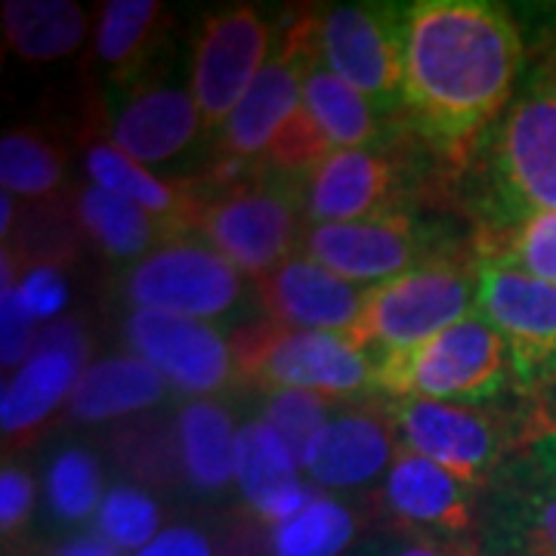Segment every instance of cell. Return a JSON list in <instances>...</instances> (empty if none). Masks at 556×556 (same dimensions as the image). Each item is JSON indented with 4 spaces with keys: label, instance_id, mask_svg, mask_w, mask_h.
I'll return each instance as SVG.
<instances>
[{
    "label": "cell",
    "instance_id": "3957f363",
    "mask_svg": "<svg viewBox=\"0 0 556 556\" xmlns=\"http://www.w3.org/2000/svg\"><path fill=\"white\" fill-rule=\"evenodd\" d=\"M186 229L251 281L300 254L306 232L300 179L276 170H239L195 186Z\"/></svg>",
    "mask_w": 556,
    "mask_h": 556
},
{
    "label": "cell",
    "instance_id": "8992f818",
    "mask_svg": "<svg viewBox=\"0 0 556 556\" xmlns=\"http://www.w3.org/2000/svg\"><path fill=\"white\" fill-rule=\"evenodd\" d=\"M479 309V254H457L365 288L353 328L343 334L368 356L415 346Z\"/></svg>",
    "mask_w": 556,
    "mask_h": 556
},
{
    "label": "cell",
    "instance_id": "8fae6325",
    "mask_svg": "<svg viewBox=\"0 0 556 556\" xmlns=\"http://www.w3.org/2000/svg\"><path fill=\"white\" fill-rule=\"evenodd\" d=\"M244 281L248 276L219 257L211 244L182 236L134 263L124 273L121 294L134 313H170L214 321L236 309L244 298Z\"/></svg>",
    "mask_w": 556,
    "mask_h": 556
},
{
    "label": "cell",
    "instance_id": "ac0fdd59",
    "mask_svg": "<svg viewBox=\"0 0 556 556\" xmlns=\"http://www.w3.org/2000/svg\"><path fill=\"white\" fill-rule=\"evenodd\" d=\"M399 452L396 420L390 405L334 408L328 427L303 457V473L318 489H358L393 467Z\"/></svg>",
    "mask_w": 556,
    "mask_h": 556
},
{
    "label": "cell",
    "instance_id": "52a82bcc",
    "mask_svg": "<svg viewBox=\"0 0 556 556\" xmlns=\"http://www.w3.org/2000/svg\"><path fill=\"white\" fill-rule=\"evenodd\" d=\"M229 346L239 380L257 387L260 393L303 390L350 402L371 390L375 380V358L334 331H309L281 325L276 318H257L236 328Z\"/></svg>",
    "mask_w": 556,
    "mask_h": 556
},
{
    "label": "cell",
    "instance_id": "7bdbcfd3",
    "mask_svg": "<svg viewBox=\"0 0 556 556\" xmlns=\"http://www.w3.org/2000/svg\"><path fill=\"white\" fill-rule=\"evenodd\" d=\"M538 408V420H541V427H544V433H556V387L547 393V396L541 399L535 405Z\"/></svg>",
    "mask_w": 556,
    "mask_h": 556
},
{
    "label": "cell",
    "instance_id": "4dcf8cb0",
    "mask_svg": "<svg viewBox=\"0 0 556 556\" xmlns=\"http://www.w3.org/2000/svg\"><path fill=\"white\" fill-rule=\"evenodd\" d=\"M269 532L273 556H340L356 538V517L334 497H316Z\"/></svg>",
    "mask_w": 556,
    "mask_h": 556
},
{
    "label": "cell",
    "instance_id": "277c9868",
    "mask_svg": "<svg viewBox=\"0 0 556 556\" xmlns=\"http://www.w3.org/2000/svg\"><path fill=\"white\" fill-rule=\"evenodd\" d=\"M371 390L393 402H492L517 383L507 343L477 309L415 346L375 356Z\"/></svg>",
    "mask_w": 556,
    "mask_h": 556
},
{
    "label": "cell",
    "instance_id": "f6af8a7d",
    "mask_svg": "<svg viewBox=\"0 0 556 556\" xmlns=\"http://www.w3.org/2000/svg\"><path fill=\"white\" fill-rule=\"evenodd\" d=\"M535 445L544 452V455L551 457V460H556V433H544V437H538Z\"/></svg>",
    "mask_w": 556,
    "mask_h": 556
},
{
    "label": "cell",
    "instance_id": "484cf974",
    "mask_svg": "<svg viewBox=\"0 0 556 556\" xmlns=\"http://www.w3.org/2000/svg\"><path fill=\"white\" fill-rule=\"evenodd\" d=\"M84 368H87L84 358L72 356L65 350H53V346H38V353L3 383L0 427H3L7 442L31 437L40 424L72 396Z\"/></svg>",
    "mask_w": 556,
    "mask_h": 556
},
{
    "label": "cell",
    "instance_id": "4fadbf2b",
    "mask_svg": "<svg viewBox=\"0 0 556 556\" xmlns=\"http://www.w3.org/2000/svg\"><path fill=\"white\" fill-rule=\"evenodd\" d=\"M473 535L477 556H556V460L535 442L485 482Z\"/></svg>",
    "mask_w": 556,
    "mask_h": 556
},
{
    "label": "cell",
    "instance_id": "d590c367",
    "mask_svg": "<svg viewBox=\"0 0 556 556\" xmlns=\"http://www.w3.org/2000/svg\"><path fill=\"white\" fill-rule=\"evenodd\" d=\"M331 152H338V149L321 134V127L313 121V115L300 105L298 115L278 130L276 139L269 142V149L263 152L260 167L300 179L328 159Z\"/></svg>",
    "mask_w": 556,
    "mask_h": 556
},
{
    "label": "cell",
    "instance_id": "9a60e30c",
    "mask_svg": "<svg viewBox=\"0 0 556 556\" xmlns=\"http://www.w3.org/2000/svg\"><path fill=\"white\" fill-rule=\"evenodd\" d=\"M412 192L408 167L393 142L383 149H338L300 177L306 226L402 214Z\"/></svg>",
    "mask_w": 556,
    "mask_h": 556
},
{
    "label": "cell",
    "instance_id": "ee69618b",
    "mask_svg": "<svg viewBox=\"0 0 556 556\" xmlns=\"http://www.w3.org/2000/svg\"><path fill=\"white\" fill-rule=\"evenodd\" d=\"M16 217V201L13 195H0V232H3V241H10V223Z\"/></svg>",
    "mask_w": 556,
    "mask_h": 556
},
{
    "label": "cell",
    "instance_id": "b9f144b4",
    "mask_svg": "<svg viewBox=\"0 0 556 556\" xmlns=\"http://www.w3.org/2000/svg\"><path fill=\"white\" fill-rule=\"evenodd\" d=\"M396 556H467V554H457L455 547H448V544H437V541H417V544L405 547V551Z\"/></svg>",
    "mask_w": 556,
    "mask_h": 556
},
{
    "label": "cell",
    "instance_id": "f35d334b",
    "mask_svg": "<svg viewBox=\"0 0 556 556\" xmlns=\"http://www.w3.org/2000/svg\"><path fill=\"white\" fill-rule=\"evenodd\" d=\"M35 507V479L16 464H7L0 473V529L3 535H16Z\"/></svg>",
    "mask_w": 556,
    "mask_h": 556
},
{
    "label": "cell",
    "instance_id": "f1b7e54d",
    "mask_svg": "<svg viewBox=\"0 0 556 556\" xmlns=\"http://www.w3.org/2000/svg\"><path fill=\"white\" fill-rule=\"evenodd\" d=\"M3 38L25 62L65 60L87 38V13L72 0H7Z\"/></svg>",
    "mask_w": 556,
    "mask_h": 556
},
{
    "label": "cell",
    "instance_id": "d6a6232c",
    "mask_svg": "<svg viewBox=\"0 0 556 556\" xmlns=\"http://www.w3.org/2000/svg\"><path fill=\"white\" fill-rule=\"evenodd\" d=\"M47 495L50 507L62 519H87L90 514H100L102 504V473L97 457L87 448H68L62 452L47 477Z\"/></svg>",
    "mask_w": 556,
    "mask_h": 556
},
{
    "label": "cell",
    "instance_id": "d4e9b609",
    "mask_svg": "<svg viewBox=\"0 0 556 556\" xmlns=\"http://www.w3.org/2000/svg\"><path fill=\"white\" fill-rule=\"evenodd\" d=\"M167 10L159 0H109L97 22V60L118 90L146 80L164 40Z\"/></svg>",
    "mask_w": 556,
    "mask_h": 556
},
{
    "label": "cell",
    "instance_id": "7402d4cb",
    "mask_svg": "<svg viewBox=\"0 0 556 556\" xmlns=\"http://www.w3.org/2000/svg\"><path fill=\"white\" fill-rule=\"evenodd\" d=\"M174 457L186 485L204 495L226 492L239 482L241 427L226 405L214 399H192L174 420Z\"/></svg>",
    "mask_w": 556,
    "mask_h": 556
},
{
    "label": "cell",
    "instance_id": "44dd1931",
    "mask_svg": "<svg viewBox=\"0 0 556 556\" xmlns=\"http://www.w3.org/2000/svg\"><path fill=\"white\" fill-rule=\"evenodd\" d=\"M300 473L303 467L298 457L263 417L241 424L239 489L260 526L276 529L316 501L318 495H313Z\"/></svg>",
    "mask_w": 556,
    "mask_h": 556
},
{
    "label": "cell",
    "instance_id": "60d3db41",
    "mask_svg": "<svg viewBox=\"0 0 556 556\" xmlns=\"http://www.w3.org/2000/svg\"><path fill=\"white\" fill-rule=\"evenodd\" d=\"M56 556H118V551L102 538H78V541L65 544Z\"/></svg>",
    "mask_w": 556,
    "mask_h": 556
},
{
    "label": "cell",
    "instance_id": "30bf717a",
    "mask_svg": "<svg viewBox=\"0 0 556 556\" xmlns=\"http://www.w3.org/2000/svg\"><path fill=\"white\" fill-rule=\"evenodd\" d=\"M479 313L507 343L517 393L538 405L556 387V281L479 257Z\"/></svg>",
    "mask_w": 556,
    "mask_h": 556
},
{
    "label": "cell",
    "instance_id": "e575fe53",
    "mask_svg": "<svg viewBox=\"0 0 556 556\" xmlns=\"http://www.w3.org/2000/svg\"><path fill=\"white\" fill-rule=\"evenodd\" d=\"M477 254L517 266L522 273L544 278V281H556V211L529 219L526 226H519L507 236L479 239Z\"/></svg>",
    "mask_w": 556,
    "mask_h": 556
},
{
    "label": "cell",
    "instance_id": "2e32d148",
    "mask_svg": "<svg viewBox=\"0 0 556 556\" xmlns=\"http://www.w3.org/2000/svg\"><path fill=\"white\" fill-rule=\"evenodd\" d=\"M124 340L134 356L146 358L170 390L186 396L211 399L239 380L232 346L214 321L170 313H130Z\"/></svg>",
    "mask_w": 556,
    "mask_h": 556
},
{
    "label": "cell",
    "instance_id": "5b68a950",
    "mask_svg": "<svg viewBox=\"0 0 556 556\" xmlns=\"http://www.w3.org/2000/svg\"><path fill=\"white\" fill-rule=\"evenodd\" d=\"M396 420L399 445L420 457L437 460L467 482H485L522 452L529 442L544 437L538 408H504L492 402H424L402 399L390 402Z\"/></svg>",
    "mask_w": 556,
    "mask_h": 556
},
{
    "label": "cell",
    "instance_id": "5bb4252c",
    "mask_svg": "<svg viewBox=\"0 0 556 556\" xmlns=\"http://www.w3.org/2000/svg\"><path fill=\"white\" fill-rule=\"evenodd\" d=\"M318 62V16L303 13L278 31L273 56L217 134L226 164L263 159L276 134L303 105V84Z\"/></svg>",
    "mask_w": 556,
    "mask_h": 556
},
{
    "label": "cell",
    "instance_id": "7a4b0ae2",
    "mask_svg": "<svg viewBox=\"0 0 556 556\" xmlns=\"http://www.w3.org/2000/svg\"><path fill=\"white\" fill-rule=\"evenodd\" d=\"M535 50L526 47L519 90L497 124L479 139L477 161L482 192L479 239L507 236L529 219L556 211V10Z\"/></svg>",
    "mask_w": 556,
    "mask_h": 556
},
{
    "label": "cell",
    "instance_id": "ab89813d",
    "mask_svg": "<svg viewBox=\"0 0 556 556\" xmlns=\"http://www.w3.org/2000/svg\"><path fill=\"white\" fill-rule=\"evenodd\" d=\"M134 556H214V547L199 529L174 526V529H164L149 547H142Z\"/></svg>",
    "mask_w": 556,
    "mask_h": 556
},
{
    "label": "cell",
    "instance_id": "83f0119b",
    "mask_svg": "<svg viewBox=\"0 0 556 556\" xmlns=\"http://www.w3.org/2000/svg\"><path fill=\"white\" fill-rule=\"evenodd\" d=\"M84 170H87V177L93 179V186H100L105 192H115L121 199L134 201L142 211L170 219L182 229H186L189 214L195 207V186L179 189L170 179L155 177L149 167H142L127 152H121L112 139L109 142L93 139L84 149Z\"/></svg>",
    "mask_w": 556,
    "mask_h": 556
},
{
    "label": "cell",
    "instance_id": "ffe728a7",
    "mask_svg": "<svg viewBox=\"0 0 556 556\" xmlns=\"http://www.w3.org/2000/svg\"><path fill=\"white\" fill-rule=\"evenodd\" d=\"M482 485L467 482L437 460L399 445L396 460L387 470L383 501L405 526L442 535H464L477 529Z\"/></svg>",
    "mask_w": 556,
    "mask_h": 556
},
{
    "label": "cell",
    "instance_id": "6da1fadb",
    "mask_svg": "<svg viewBox=\"0 0 556 556\" xmlns=\"http://www.w3.org/2000/svg\"><path fill=\"white\" fill-rule=\"evenodd\" d=\"M526 72V35L510 7L489 0L408 3L402 124L464 167L507 112Z\"/></svg>",
    "mask_w": 556,
    "mask_h": 556
},
{
    "label": "cell",
    "instance_id": "603a6c76",
    "mask_svg": "<svg viewBox=\"0 0 556 556\" xmlns=\"http://www.w3.org/2000/svg\"><path fill=\"white\" fill-rule=\"evenodd\" d=\"M75 219L80 232L115 263H139L167 241L189 236L182 226L170 219L142 211L134 201L105 192L100 186L80 189L75 201Z\"/></svg>",
    "mask_w": 556,
    "mask_h": 556
},
{
    "label": "cell",
    "instance_id": "9c48e42d",
    "mask_svg": "<svg viewBox=\"0 0 556 556\" xmlns=\"http://www.w3.org/2000/svg\"><path fill=\"white\" fill-rule=\"evenodd\" d=\"M408 3H346L318 16L321 62L387 118H402Z\"/></svg>",
    "mask_w": 556,
    "mask_h": 556
},
{
    "label": "cell",
    "instance_id": "7c38bea8",
    "mask_svg": "<svg viewBox=\"0 0 556 556\" xmlns=\"http://www.w3.org/2000/svg\"><path fill=\"white\" fill-rule=\"evenodd\" d=\"M276 40L273 20L251 3H236L201 20L192 40L189 90L207 134L223 130L273 56Z\"/></svg>",
    "mask_w": 556,
    "mask_h": 556
},
{
    "label": "cell",
    "instance_id": "74e56055",
    "mask_svg": "<svg viewBox=\"0 0 556 556\" xmlns=\"http://www.w3.org/2000/svg\"><path fill=\"white\" fill-rule=\"evenodd\" d=\"M22 306L28 309V316L35 321H47V318L60 316L68 303V285L65 276L60 273V266L53 263H35L31 269H25V276H20Z\"/></svg>",
    "mask_w": 556,
    "mask_h": 556
},
{
    "label": "cell",
    "instance_id": "4316f807",
    "mask_svg": "<svg viewBox=\"0 0 556 556\" xmlns=\"http://www.w3.org/2000/svg\"><path fill=\"white\" fill-rule=\"evenodd\" d=\"M303 109L313 115L321 134L334 149H383L390 146L387 115L346 80H340L318 53L309 78L303 84Z\"/></svg>",
    "mask_w": 556,
    "mask_h": 556
},
{
    "label": "cell",
    "instance_id": "8d00e7d4",
    "mask_svg": "<svg viewBox=\"0 0 556 556\" xmlns=\"http://www.w3.org/2000/svg\"><path fill=\"white\" fill-rule=\"evenodd\" d=\"M38 321L22 306L16 285H0V358L3 368L20 371L38 353Z\"/></svg>",
    "mask_w": 556,
    "mask_h": 556
},
{
    "label": "cell",
    "instance_id": "1f68e13d",
    "mask_svg": "<svg viewBox=\"0 0 556 556\" xmlns=\"http://www.w3.org/2000/svg\"><path fill=\"white\" fill-rule=\"evenodd\" d=\"M97 526L102 541H109L115 551L139 554L161 535V510L146 492L134 485H115L102 497Z\"/></svg>",
    "mask_w": 556,
    "mask_h": 556
},
{
    "label": "cell",
    "instance_id": "836d02e7",
    "mask_svg": "<svg viewBox=\"0 0 556 556\" xmlns=\"http://www.w3.org/2000/svg\"><path fill=\"white\" fill-rule=\"evenodd\" d=\"M338 402L318 393H303V390H281V393H266L263 405V420L285 439V445L291 448V455L298 457L303 467V457L309 452V445L328 427L331 408Z\"/></svg>",
    "mask_w": 556,
    "mask_h": 556
},
{
    "label": "cell",
    "instance_id": "cb8c5ba5",
    "mask_svg": "<svg viewBox=\"0 0 556 556\" xmlns=\"http://www.w3.org/2000/svg\"><path fill=\"white\" fill-rule=\"evenodd\" d=\"M170 383L139 356H109L90 362L80 371L78 383L68 396V415L102 424L118 417L149 412L152 405L164 402Z\"/></svg>",
    "mask_w": 556,
    "mask_h": 556
},
{
    "label": "cell",
    "instance_id": "d6986e66",
    "mask_svg": "<svg viewBox=\"0 0 556 556\" xmlns=\"http://www.w3.org/2000/svg\"><path fill=\"white\" fill-rule=\"evenodd\" d=\"M254 294L266 316L281 325L346 334L358 318L365 288L334 276L306 254H294L254 278Z\"/></svg>",
    "mask_w": 556,
    "mask_h": 556
},
{
    "label": "cell",
    "instance_id": "ba28073f",
    "mask_svg": "<svg viewBox=\"0 0 556 556\" xmlns=\"http://www.w3.org/2000/svg\"><path fill=\"white\" fill-rule=\"evenodd\" d=\"M300 254L353 285H380L437 260L470 254L455 236L424 223L415 211L353 223L306 226Z\"/></svg>",
    "mask_w": 556,
    "mask_h": 556
},
{
    "label": "cell",
    "instance_id": "f546056e",
    "mask_svg": "<svg viewBox=\"0 0 556 556\" xmlns=\"http://www.w3.org/2000/svg\"><path fill=\"white\" fill-rule=\"evenodd\" d=\"M0 182L13 199H53L62 186L60 149L35 130H7L0 139Z\"/></svg>",
    "mask_w": 556,
    "mask_h": 556
},
{
    "label": "cell",
    "instance_id": "e0dca14e",
    "mask_svg": "<svg viewBox=\"0 0 556 556\" xmlns=\"http://www.w3.org/2000/svg\"><path fill=\"white\" fill-rule=\"evenodd\" d=\"M204 121L192 90L164 80H142L130 90H121V100L109 112V137L139 161L155 167L179 159L201 139Z\"/></svg>",
    "mask_w": 556,
    "mask_h": 556
}]
</instances>
